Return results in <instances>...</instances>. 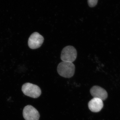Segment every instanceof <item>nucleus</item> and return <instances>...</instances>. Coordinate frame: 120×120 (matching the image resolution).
I'll return each instance as SVG.
<instances>
[{
  "label": "nucleus",
  "instance_id": "f257e3e1",
  "mask_svg": "<svg viewBox=\"0 0 120 120\" xmlns=\"http://www.w3.org/2000/svg\"><path fill=\"white\" fill-rule=\"evenodd\" d=\"M57 71L61 76L65 78H71L75 74V65L72 62L62 61L58 64Z\"/></svg>",
  "mask_w": 120,
  "mask_h": 120
},
{
  "label": "nucleus",
  "instance_id": "f03ea898",
  "mask_svg": "<svg viewBox=\"0 0 120 120\" xmlns=\"http://www.w3.org/2000/svg\"><path fill=\"white\" fill-rule=\"evenodd\" d=\"M22 90L24 94L32 98H38L41 94V88L38 86L30 83L23 84Z\"/></svg>",
  "mask_w": 120,
  "mask_h": 120
},
{
  "label": "nucleus",
  "instance_id": "7ed1b4c3",
  "mask_svg": "<svg viewBox=\"0 0 120 120\" xmlns=\"http://www.w3.org/2000/svg\"><path fill=\"white\" fill-rule=\"evenodd\" d=\"M77 50L72 46H68L62 49L61 54V59L62 61L72 62L77 58Z\"/></svg>",
  "mask_w": 120,
  "mask_h": 120
},
{
  "label": "nucleus",
  "instance_id": "20e7f679",
  "mask_svg": "<svg viewBox=\"0 0 120 120\" xmlns=\"http://www.w3.org/2000/svg\"><path fill=\"white\" fill-rule=\"evenodd\" d=\"M23 116L26 120H39L40 117L38 111L31 105H27L24 107Z\"/></svg>",
  "mask_w": 120,
  "mask_h": 120
},
{
  "label": "nucleus",
  "instance_id": "39448f33",
  "mask_svg": "<svg viewBox=\"0 0 120 120\" xmlns=\"http://www.w3.org/2000/svg\"><path fill=\"white\" fill-rule=\"evenodd\" d=\"M44 41L43 36L38 32H34L28 39V46L31 49H36L41 47Z\"/></svg>",
  "mask_w": 120,
  "mask_h": 120
},
{
  "label": "nucleus",
  "instance_id": "423d86ee",
  "mask_svg": "<svg viewBox=\"0 0 120 120\" xmlns=\"http://www.w3.org/2000/svg\"><path fill=\"white\" fill-rule=\"evenodd\" d=\"M91 94L94 98L100 99L102 101L107 98L108 94L106 91L101 87L94 86L90 90Z\"/></svg>",
  "mask_w": 120,
  "mask_h": 120
},
{
  "label": "nucleus",
  "instance_id": "0eeeda50",
  "mask_svg": "<svg viewBox=\"0 0 120 120\" xmlns=\"http://www.w3.org/2000/svg\"><path fill=\"white\" fill-rule=\"evenodd\" d=\"M89 109L94 112H100L103 107V101L100 99L94 98L88 103Z\"/></svg>",
  "mask_w": 120,
  "mask_h": 120
},
{
  "label": "nucleus",
  "instance_id": "6e6552de",
  "mask_svg": "<svg viewBox=\"0 0 120 120\" xmlns=\"http://www.w3.org/2000/svg\"><path fill=\"white\" fill-rule=\"evenodd\" d=\"M87 1L89 7L90 8H93L97 5L98 0H88Z\"/></svg>",
  "mask_w": 120,
  "mask_h": 120
}]
</instances>
